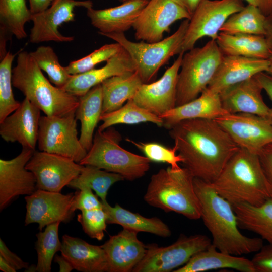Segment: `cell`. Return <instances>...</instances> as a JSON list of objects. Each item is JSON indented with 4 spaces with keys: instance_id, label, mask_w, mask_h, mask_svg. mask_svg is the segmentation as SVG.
<instances>
[{
    "instance_id": "cell-1",
    "label": "cell",
    "mask_w": 272,
    "mask_h": 272,
    "mask_svg": "<svg viewBox=\"0 0 272 272\" xmlns=\"http://www.w3.org/2000/svg\"><path fill=\"white\" fill-rule=\"evenodd\" d=\"M182 163L194 178L212 183L239 149L227 131L214 119L181 121L169 129Z\"/></svg>"
},
{
    "instance_id": "cell-2",
    "label": "cell",
    "mask_w": 272,
    "mask_h": 272,
    "mask_svg": "<svg viewBox=\"0 0 272 272\" xmlns=\"http://www.w3.org/2000/svg\"><path fill=\"white\" fill-rule=\"evenodd\" d=\"M200 207V218L219 251L234 255L257 252L263 246L260 237H249L240 231L232 205L220 196L209 182L194 178Z\"/></svg>"
},
{
    "instance_id": "cell-3",
    "label": "cell",
    "mask_w": 272,
    "mask_h": 272,
    "mask_svg": "<svg viewBox=\"0 0 272 272\" xmlns=\"http://www.w3.org/2000/svg\"><path fill=\"white\" fill-rule=\"evenodd\" d=\"M210 183L232 206L241 203L259 206L272 198L258 155L241 148L229 160L218 178Z\"/></svg>"
},
{
    "instance_id": "cell-4",
    "label": "cell",
    "mask_w": 272,
    "mask_h": 272,
    "mask_svg": "<svg viewBox=\"0 0 272 272\" xmlns=\"http://www.w3.org/2000/svg\"><path fill=\"white\" fill-rule=\"evenodd\" d=\"M12 84L45 115L60 116L75 113L79 97L52 85L30 53L20 51L12 70Z\"/></svg>"
},
{
    "instance_id": "cell-5",
    "label": "cell",
    "mask_w": 272,
    "mask_h": 272,
    "mask_svg": "<svg viewBox=\"0 0 272 272\" xmlns=\"http://www.w3.org/2000/svg\"><path fill=\"white\" fill-rule=\"evenodd\" d=\"M194 178L185 167L161 169L151 177L144 199L166 212H174L190 220L200 219Z\"/></svg>"
},
{
    "instance_id": "cell-6",
    "label": "cell",
    "mask_w": 272,
    "mask_h": 272,
    "mask_svg": "<svg viewBox=\"0 0 272 272\" xmlns=\"http://www.w3.org/2000/svg\"><path fill=\"white\" fill-rule=\"evenodd\" d=\"M121 140L120 133L112 126L97 130L91 148L79 163L119 174L130 181L142 177L149 170L151 161L123 148Z\"/></svg>"
},
{
    "instance_id": "cell-7",
    "label": "cell",
    "mask_w": 272,
    "mask_h": 272,
    "mask_svg": "<svg viewBox=\"0 0 272 272\" xmlns=\"http://www.w3.org/2000/svg\"><path fill=\"white\" fill-rule=\"evenodd\" d=\"M223 56L213 40L184 53L178 75L176 106L196 99L207 89Z\"/></svg>"
},
{
    "instance_id": "cell-8",
    "label": "cell",
    "mask_w": 272,
    "mask_h": 272,
    "mask_svg": "<svg viewBox=\"0 0 272 272\" xmlns=\"http://www.w3.org/2000/svg\"><path fill=\"white\" fill-rule=\"evenodd\" d=\"M189 23V19H184L173 34L157 42L131 41L123 33L103 35L122 46L133 60L143 83H149L171 57L181 53Z\"/></svg>"
},
{
    "instance_id": "cell-9",
    "label": "cell",
    "mask_w": 272,
    "mask_h": 272,
    "mask_svg": "<svg viewBox=\"0 0 272 272\" xmlns=\"http://www.w3.org/2000/svg\"><path fill=\"white\" fill-rule=\"evenodd\" d=\"M212 240L207 236L180 235L172 244L159 247L152 244L146 246L143 259L133 272H169L183 266L198 252L208 248Z\"/></svg>"
},
{
    "instance_id": "cell-10",
    "label": "cell",
    "mask_w": 272,
    "mask_h": 272,
    "mask_svg": "<svg viewBox=\"0 0 272 272\" xmlns=\"http://www.w3.org/2000/svg\"><path fill=\"white\" fill-rule=\"evenodd\" d=\"M77 120L75 113L60 116H41L37 140L39 150L79 163L88 151L78 137Z\"/></svg>"
},
{
    "instance_id": "cell-11",
    "label": "cell",
    "mask_w": 272,
    "mask_h": 272,
    "mask_svg": "<svg viewBox=\"0 0 272 272\" xmlns=\"http://www.w3.org/2000/svg\"><path fill=\"white\" fill-rule=\"evenodd\" d=\"M244 6L241 0H202L189 20L181 53L194 48L203 37L216 40L228 18Z\"/></svg>"
},
{
    "instance_id": "cell-12",
    "label": "cell",
    "mask_w": 272,
    "mask_h": 272,
    "mask_svg": "<svg viewBox=\"0 0 272 272\" xmlns=\"http://www.w3.org/2000/svg\"><path fill=\"white\" fill-rule=\"evenodd\" d=\"M191 18L189 13L173 0H149L137 18L132 27L137 40L149 43L163 38L176 21Z\"/></svg>"
},
{
    "instance_id": "cell-13",
    "label": "cell",
    "mask_w": 272,
    "mask_h": 272,
    "mask_svg": "<svg viewBox=\"0 0 272 272\" xmlns=\"http://www.w3.org/2000/svg\"><path fill=\"white\" fill-rule=\"evenodd\" d=\"M83 166L63 156L35 151L26 168L34 175L37 189L60 192L80 174Z\"/></svg>"
},
{
    "instance_id": "cell-14",
    "label": "cell",
    "mask_w": 272,
    "mask_h": 272,
    "mask_svg": "<svg viewBox=\"0 0 272 272\" xmlns=\"http://www.w3.org/2000/svg\"><path fill=\"white\" fill-rule=\"evenodd\" d=\"M214 120L240 148L258 154L272 143V124L262 117L246 113H227Z\"/></svg>"
},
{
    "instance_id": "cell-15",
    "label": "cell",
    "mask_w": 272,
    "mask_h": 272,
    "mask_svg": "<svg viewBox=\"0 0 272 272\" xmlns=\"http://www.w3.org/2000/svg\"><path fill=\"white\" fill-rule=\"evenodd\" d=\"M91 1L54 0L50 7L39 13L32 14L29 41L32 43L47 41L57 42H71L73 36L63 35L59 31V26L64 23L75 20L74 9L82 7L86 9L91 8Z\"/></svg>"
},
{
    "instance_id": "cell-16",
    "label": "cell",
    "mask_w": 272,
    "mask_h": 272,
    "mask_svg": "<svg viewBox=\"0 0 272 272\" xmlns=\"http://www.w3.org/2000/svg\"><path fill=\"white\" fill-rule=\"evenodd\" d=\"M35 151L22 148L20 153L13 159H0L1 211L16 197L31 195L37 189L34 175L26 168Z\"/></svg>"
},
{
    "instance_id": "cell-17",
    "label": "cell",
    "mask_w": 272,
    "mask_h": 272,
    "mask_svg": "<svg viewBox=\"0 0 272 272\" xmlns=\"http://www.w3.org/2000/svg\"><path fill=\"white\" fill-rule=\"evenodd\" d=\"M184 54H178L160 79L141 86L132 98L137 104L159 117L176 107L178 75Z\"/></svg>"
},
{
    "instance_id": "cell-18",
    "label": "cell",
    "mask_w": 272,
    "mask_h": 272,
    "mask_svg": "<svg viewBox=\"0 0 272 272\" xmlns=\"http://www.w3.org/2000/svg\"><path fill=\"white\" fill-rule=\"evenodd\" d=\"M75 193L63 194L60 192L36 189L26 195V213L25 225L38 224L39 230L53 223L66 222L72 217L71 207Z\"/></svg>"
},
{
    "instance_id": "cell-19",
    "label": "cell",
    "mask_w": 272,
    "mask_h": 272,
    "mask_svg": "<svg viewBox=\"0 0 272 272\" xmlns=\"http://www.w3.org/2000/svg\"><path fill=\"white\" fill-rule=\"evenodd\" d=\"M40 110L25 98L19 107L0 122V135L7 142H18L22 148L35 150Z\"/></svg>"
},
{
    "instance_id": "cell-20",
    "label": "cell",
    "mask_w": 272,
    "mask_h": 272,
    "mask_svg": "<svg viewBox=\"0 0 272 272\" xmlns=\"http://www.w3.org/2000/svg\"><path fill=\"white\" fill-rule=\"evenodd\" d=\"M137 235L138 232L123 228L101 245L107 257L108 272L132 271L143 259L146 246Z\"/></svg>"
},
{
    "instance_id": "cell-21",
    "label": "cell",
    "mask_w": 272,
    "mask_h": 272,
    "mask_svg": "<svg viewBox=\"0 0 272 272\" xmlns=\"http://www.w3.org/2000/svg\"><path fill=\"white\" fill-rule=\"evenodd\" d=\"M269 65L268 59L224 55L207 88L220 94L233 85L253 78L261 72H266Z\"/></svg>"
},
{
    "instance_id": "cell-22",
    "label": "cell",
    "mask_w": 272,
    "mask_h": 272,
    "mask_svg": "<svg viewBox=\"0 0 272 272\" xmlns=\"http://www.w3.org/2000/svg\"><path fill=\"white\" fill-rule=\"evenodd\" d=\"M262 90L254 76L231 86L220 94L222 106L229 113H250L269 120L271 108L264 102Z\"/></svg>"
},
{
    "instance_id": "cell-23",
    "label": "cell",
    "mask_w": 272,
    "mask_h": 272,
    "mask_svg": "<svg viewBox=\"0 0 272 272\" xmlns=\"http://www.w3.org/2000/svg\"><path fill=\"white\" fill-rule=\"evenodd\" d=\"M149 0H127L122 4L109 8L87 9V15L92 25L100 35L124 33L128 30Z\"/></svg>"
},
{
    "instance_id": "cell-24",
    "label": "cell",
    "mask_w": 272,
    "mask_h": 272,
    "mask_svg": "<svg viewBox=\"0 0 272 272\" xmlns=\"http://www.w3.org/2000/svg\"><path fill=\"white\" fill-rule=\"evenodd\" d=\"M135 71L136 67L133 60L123 48L120 52L108 60L102 67L71 75L69 81L62 89L79 97L85 95L95 86L110 77Z\"/></svg>"
},
{
    "instance_id": "cell-25",
    "label": "cell",
    "mask_w": 272,
    "mask_h": 272,
    "mask_svg": "<svg viewBox=\"0 0 272 272\" xmlns=\"http://www.w3.org/2000/svg\"><path fill=\"white\" fill-rule=\"evenodd\" d=\"M228 113L223 107L220 94L207 88L196 99L180 106H176L160 117L163 127L169 129L178 122L189 119H214Z\"/></svg>"
},
{
    "instance_id": "cell-26",
    "label": "cell",
    "mask_w": 272,
    "mask_h": 272,
    "mask_svg": "<svg viewBox=\"0 0 272 272\" xmlns=\"http://www.w3.org/2000/svg\"><path fill=\"white\" fill-rule=\"evenodd\" d=\"M61 244V255L74 269L81 272H108L107 257L101 246L67 235L63 236Z\"/></svg>"
},
{
    "instance_id": "cell-27",
    "label": "cell",
    "mask_w": 272,
    "mask_h": 272,
    "mask_svg": "<svg viewBox=\"0 0 272 272\" xmlns=\"http://www.w3.org/2000/svg\"><path fill=\"white\" fill-rule=\"evenodd\" d=\"M223 268L241 272H256L251 260L221 252L212 244L195 254L187 263L173 272H202Z\"/></svg>"
},
{
    "instance_id": "cell-28",
    "label": "cell",
    "mask_w": 272,
    "mask_h": 272,
    "mask_svg": "<svg viewBox=\"0 0 272 272\" xmlns=\"http://www.w3.org/2000/svg\"><path fill=\"white\" fill-rule=\"evenodd\" d=\"M102 203L107 224H118L124 229L138 233L147 232L163 238L169 237L171 235L168 226L157 217H144L123 208L118 204L112 207L107 201Z\"/></svg>"
},
{
    "instance_id": "cell-29",
    "label": "cell",
    "mask_w": 272,
    "mask_h": 272,
    "mask_svg": "<svg viewBox=\"0 0 272 272\" xmlns=\"http://www.w3.org/2000/svg\"><path fill=\"white\" fill-rule=\"evenodd\" d=\"M102 106L101 84L95 86L85 95L79 97L75 115L81 122L80 142L87 151L92 146L94 130L102 114Z\"/></svg>"
},
{
    "instance_id": "cell-30",
    "label": "cell",
    "mask_w": 272,
    "mask_h": 272,
    "mask_svg": "<svg viewBox=\"0 0 272 272\" xmlns=\"http://www.w3.org/2000/svg\"><path fill=\"white\" fill-rule=\"evenodd\" d=\"M102 114L113 111L132 99L143 84L137 71L110 77L101 83Z\"/></svg>"
},
{
    "instance_id": "cell-31",
    "label": "cell",
    "mask_w": 272,
    "mask_h": 272,
    "mask_svg": "<svg viewBox=\"0 0 272 272\" xmlns=\"http://www.w3.org/2000/svg\"><path fill=\"white\" fill-rule=\"evenodd\" d=\"M216 41L224 55L268 59L270 54L264 36L220 32Z\"/></svg>"
},
{
    "instance_id": "cell-32",
    "label": "cell",
    "mask_w": 272,
    "mask_h": 272,
    "mask_svg": "<svg viewBox=\"0 0 272 272\" xmlns=\"http://www.w3.org/2000/svg\"><path fill=\"white\" fill-rule=\"evenodd\" d=\"M240 229L254 232L272 245V198L259 206L241 203L232 206Z\"/></svg>"
},
{
    "instance_id": "cell-33",
    "label": "cell",
    "mask_w": 272,
    "mask_h": 272,
    "mask_svg": "<svg viewBox=\"0 0 272 272\" xmlns=\"http://www.w3.org/2000/svg\"><path fill=\"white\" fill-rule=\"evenodd\" d=\"M125 180L120 174L91 165H84L80 174L69 184L70 187L81 190L90 188L95 191L102 202L107 201L109 188L115 183Z\"/></svg>"
},
{
    "instance_id": "cell-34",
    "label": "cell",
    "mask_w": 272,
    "mask_h": 272,
    "mask_svg": "<svg viewBox=\"0 0 272 272\" xmlns=\"http://www.w3.org/2000/svg\"><path fill=\"white\" fill-rule=\"evenodd\" d=\"M100 121H102V123L98 128L99 131L121 124H137L149 122L160 127L163 125V120L159 116L139 106L132 99L117 110L102 114Z\"/></svg>"
},
{
    "instance_id": "cell-35",
    "label": "cell",
    "mask_w": 272,
    "mask_h": 272,
    "mask_svg": "<svg viewBox=\"0 0 272 272\" xmlns=\"http://www.w3.org/2000/svg\"><path fill=\"white\" fill-rule=\"evenodd\" d=\"M266 17L258 8L248 4L231 15L221 27L220 32L230 34L264 36Z\"/></svg>"
},
{
    "instance_id": "cell-36",
    "label": "cell",
    "mask_w": 272,
    "mask_h": 272,
    "mask_svg": "<svg viewBox=\"0 0 272 272\" xmlns=\"http://www.w3.org/2000/svg\"><path fill=\"white\" fill-rule=\"evenodd\" d=\"M32 14L25 0H0V22L17 39L27 37L25 24L31 21Z\"/></svg>"
},
{
    "instance_id": "cell-37",
    "label": "cell",
    "mask_w": 272,
    "mask_h": 272,
    "mask_svg": "<svg viewBox=\"0 0 272 272\" xmlns=\"http://www.w3.org/2000/svg\"><path fill=\"white\" fill-rule=\"evenodd\" d=\"M60 222L50 224L44 231L36 234L35 249L37 254V262L35 271L50 272L51 263L55 253L60 251L61 242L58 237Z\"/></svg>"
},
{
    "instance_id": "cell-38",
    "label": "cell",
    "mask_w": 272,
    "mask_h": 272,
    "mask_svg": "<svg viewBox=\"0 0 272 272\" xmlns=\"http://www.w3.org/2000/svg\"><path fill=\"white\" fill-rule=\"evenodd\" d=\"M16 54L8 51L0 62V122L15 111L21 103L13 93L12 65Z\"/></svg>"
},
{
    "instance_id": "cell-39",
    "label": "cell",
    "mask_w": 272,
    "mask_h": 272,
    "mask_svg": "<svg viewBox=\"0 0 272 272\" xmlns=\"http://www.w3.org/2000/svg\"><path fill=\"white\" fill-rule=\"evenodd\" d=\"M30 54L39 68L47 73L50 81L55 86L62 88L67 84L71 75L68 74L65 66L61 65L52 47L41 46Z\"/></svg>"
},
{
    "instance_id": "cell-40",
    "label": "cell",
    "mask_w": 272,
    "mask_h": 272,
    "mask_svg": "<svg viewBox=\"0 0 272 272\" xmlns=\"http://www.w3.org/2000/svg\"><path fill=\"white\" fill-rule=\"evenodd\" d=\"M122 49V46L117 42L105 44L82 58L71 61L65 66V70L71 75L86 72L94 69L98 63L107 61Z\"/></svg>"
},
{
    "instance_id": "cell-41",
    "label": "cell",
    "mask_w": 272,
    "mask_h": 272,
    "mask_svg": "<svg viewBox=\"0 0 272 272\" xmlns=\"http://www.w3.org/2000/svg\"><path fill=\"white\" fill-rule=\"evenodd\" d=\"M125 140L142 151L151 161L167 163L174 169L181 168L179 163H182L183 159L177 154V148L174 145L173 148H168L157 143L137 142L129 138Z\"/></svg>"
},
{
    "instance_id": "cell-42",
    "label": "cell",
    "mask_w": 272,
    "mask_h": 272,
    "mask_svg": "<svg viewBox=\"0 0 272 272\" xmlns=\"http://www.w3.org/2000/svg\"><path fill=\"white\" fill-rule=\"evenodd\" d=\"M77 220L84 232L90 238L101 240L106 231V215L102 208L81 211Z\"/></svg>"
},
{
    "instance_id": "cell-43",
    "label": "cell",
    "mask_w": 272,
    "mask_h": 272,
    "mask_svg": "<svg viewBox=\"0 0 272 272\" xmlns=\"http://www.w3.org/2000/svg\"><path fill=\"white\" fill-rule=\"evenodd\" d=\"M102 208V201L99 200L92 190L90 188H83L75 193L71 211L74 213L77 210L83 211Z\"/></svg>"
},
{
    "instance_id": "cell-44",
    "label": "cell",
    "mask_w": 272,
    "mask_h": 272,
    "mask_svg": "<svg viewBox=\"0 0 272 272\" xmlns=\"http://www.w3.org/2000/svg\"><path fill=\"white\" fill-rule=\"evenodd\" d=\"M251 261L256 272H272V245H263Z\"/></svg>"
},
{
    "instance_id": "cell-45",
    "label": "cell",
    "mask_w": 272,
    "mask_h": 272,
    "mask_svg": "<svg viewBox=\"0 0 272 272\" xmlns=\"http://www.w3.org/2000/svg\"><path fill=\"white\" fill-rule=\"evenodd\" d=\"M258 155L270 186L272 197V143L264 147Z\"/></svg>"
},
{
    "instance_id": "cell-46",
    "label": "cell",
    "mask_w": 272,
    "mask_h": 272,
    "mask_svg": "<svg viewBox=\"0 0 272 272\" xmlns=\"http://www.w3.org/2000/svg\"><path fill=\"white\" fill-rule=\"evenodd\" d=\"M0 256H2L16 270L23 268L27 269L28 262L24 261L15 253L12 252L0 239Z\"/></svg>"
},
{
    "instance_id": "cell-47",
    "label": "cell",
    "mask_w": 272,
    "mask_h": 272,
    "mask_svg": "<svg viewBox=\"0 0 272 272\" xmlns=\"http://www.w3.org/2000/svg\"><path fill=\"white\" fill-rule=\"evenodd\" d=\"M255 77L272 101V75L264 72L257 74ZM269 120L272 124V108L271 115Z\"/></svg>"
},
{
    "instance_id": "cell-48",
    "label": "cell",
    "mask_w": 272,
    "mask_h": 272,
    "mask_svg": "<svg viewBox=\"0 0 272 272\" xmlns=\"http://www.w3.org/2000/svg\"><path fill=\"white\" fill-rule=\"evenodd\" d=\"M54 0H29L30 10L32 14L42 12L49 7Z\"/></svg>"
},
{
    "instance_id": "cell-49",
    "label": "cell",
    "mask_w": 272,
    "mask_h": 272,
    "mask_svg": "<svg viewBox=\"0 0 272 272\" xmlns=\"http://www.w3.org/2000/svg\"><path fill=\"white\" fill-rule=\"evenodd\" d=\"M258 8L266 16L272 14V0H244Z\"/></svg>"
},
{
    "instance_id": "cell-50",
    "label": "cell",
    "mask_w": 272,
    "mask_h": 272,
    "mask_svg": "<svg viewBox=\"0 0 272 272\" xmlns=\"http://www.w3.org/2000/svg\"><path fill=\"white\" fill-rule=\"evenodd\" d=\"M13 34L3 26L0 27V59L6 55V43Z\"/></svg>"
},
{
    "instance_id": "cell-51",
    "label": "cell",
    "mask_w": 272,
    "mask_h": 272,
    "mask_svg": "<svg viewBox=\"0 0 272 272\" xmlns=\"http://www.w3.org/2000/svg\"><path fill=\"white\" fill-rule=\"evenodd\" d=\"M184 8L192 16L196 8L202 0H173Z\"/></svg>"
},
{
    "instance_id": "cell-52",
    "label": "cell",
    "mask_w": 272,
    "mask_h": 272,
    "mask_svg": "<svg viewBox=\"0 0 272 272\" xmlns=\"http://www.w3.org/2000/svg\"><path fill=\"white\" fill-rule=\"evenodd\" d=\"M54 261L59 266V272H70L74 269L70 262L62 255H55Z\"/></svg>"
},
{
    "instance_id": "cell-53",
    "label": "cell",
    "mask_w": 272,
    "mask_h": 272,
    "mask_svg": "<svg viewBox=\"0 0 272 272\" xmlns=\"http://www.w3.org/2000/svg\"><path fill=\"white\" fill-rule=\"evenodd\" d=\"M264 37L270 50L272 51V14L266 17Z\"/></svg>"
},
{
    "instance_id": "cell-54",
    "label": "cell",
    "mask_w": 272,
    "mask_h": 272,
    "mask_svg": "<svg viewBox=\"0 0 272 272\" xmlns=\"http://www.w3.org/2000/svg\"><path fill=\"white\" fill-rule=\"evenodd\" d=\"M0 270L4 272L16 271V270L1 256H0Z\"/></svg>"
},
{
    "instance_id": "cell-55",
    "label": "cell",
    "mask_w": 272,
    "mask_h": 272,
    "mask_svg": "<svg viewBox=\"0 0 272 272\" xmlns=\"http://www.w3.org/2000/svg\"><path fill=\"white\" fill-rule=\"evenodd\" d=\"M268 60L269 61V65L268 69L266 72L270 74L271 75H272V51L271 50H270V54L268 58Z\"/></svg>"
},
{
    "instance_id": "cell-56",
    "label": "cell",
    "mask_w": 272,
    "mask_h": 272,
    "mask_svg": "<svg viewBox=\"0 0 272 272\" xmlns=\"http://www.w3.org/2000/svg\"><path fill=\"white\" fill-rule=\"evenodd\" d=\"M119 1L120 2L123 3V2H125V1H127V0H119Z\"/></svg>"
}]
</instances>
